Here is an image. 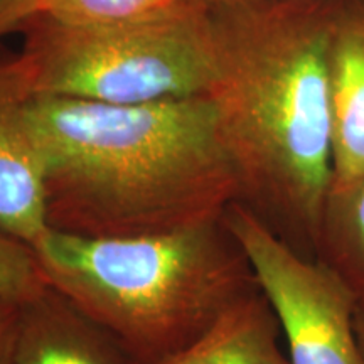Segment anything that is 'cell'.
Here are the masks:
<instances>
[{"label":"cell","instance_id":"cell-1","mask_svg":"<svg viewBox=\"0 0 364 364\" xmlns=\"http://www.w3.org/2000/svg\"><path fill=\"white\" fill-rule=\"evenodd\" d=\"M338 0L206 2L208 97L240 179V201L316 258L332 182L329 38Z\"/></svg>","mask_w":364,"mask_h":364},{"label":"cell","instance_id":"cell-2","mask_svg":"<svg viewBox=\"0 0 364 364\" xmlns=\"http://www.w3.org/2000/svg\"><path fill=\"white\" fill-rule=\"evenodd\" d=\"M46 221L63 233L117 238L216 220L240 179L208 95L149 103L33 97Z\"/></svg>","mask_w":364,"mask_h":364},{"label":"cell","instance_id":"cell-3","mask_svg":"<svg viewBox=\"0 0 364 364\" xmlns=\"http://www.w3.org/2000/svg\"><path fill=\"white\" fill-rule=\"evenodd\" d=\"M46 282L139 364H157L260 292L225 215L166 233L49 230L31 247Z\"/></svg>","mask_w":364,"mask_h":364},{"label":"cell","instance_id":"cell-4","mask_svg":"<svg viewBox=\"0 0 364 364\" xmlns=\"http://www.w3.org/2000/svg\"><path fill=\"white\" fill-rule=\"evenodd\" d=\"M21 31L19 58L34 97L132 105L206 95L211 85L203 0L112 24H65L36 12Z\"/></svg>","mask_w":364,"mask_h":364},{"label":"cell","instance_id":"cell-5","mask_svg":"<svg viewBox=\"0 0 364 364\" xmlns=\"http://www.w3.org/2000/svg\"><path fill=\"white\" fill-rule=\"evenodd\" d=\"M225 221L279 317L290 364H364L354 329L358 297L334 270L287 245L241 203Z\"/></svg>","mask_w":364,"mask_h":364},{"label":"cell","instance_id":"cell-6","mask_svg":"<svg viewBox=\"0 0 364 364\" xmlns=\"http://www.w3.org/2000/svg\"><path fill=\"white\" fill-rule=\"evenodd\" d=\"M29 80L17 56H0V228L33 245L48 231L44 171L27 105Z\"/></svg>","mask_w":364,"mask_h":364},{"label":"cell","instance_id":"cell-7","mask_svg":"<svg viewBox=\"0 0 364 364\" xmlns=\"http://www.w3.org/2000/svg\"><path fill=\"white\" fill-rule=\"evenodd\" d=\"M332 184L364 174V0H338L329 38Z\"/></svg>","mask_w":364,"mask_h":364},{"label":"cell","instance_id":"cell-8","mask_svg":"<svg viewBox=\"0 0 364 364\" xmlns=\"http://www.w3.org/2000/svg\"><path fill=\"white\" fill-rule=\"evenodd\" d=\"M12 364H139L51 287L21 307Z\"/></svg>","mask_w":364,"mask_h":364},{"label":"cell","instance_id":"cell-9","mask_svg":"<svg viewBox=\"0 0 364 364\" xmlns=\"http://www.w3.org/2000/svg\"><path fill=\"white\" fill-rule=\"evenodd\" d=\"M280 336L279 317L260 290L157 364H290L279 346Z\"/></svg>","mask_w":364,"mask_h":364},{"label":"cell","instance_id":"cell-10","mask_svg":"<svg viewBox=\"0 0 364 364\" xmlns=\"http://www.w3.org/2000/svg\"><path fill=\"white\" fill-rule=\"evenodd\" d=\"M317 260L364 299V174L332 184L327 191L318 225Z\"/></svg>","mask_w":364,"mask_h":364},{"label":"cell","instance_id":"cell-11","mask_svg":"<svg viewBox=\"0 0 364 364\" xmlns=\"http://www.w3.org/2000/svg\"><path fill=\"white\" fill-rule=\"evenodd\" d=\"M189 0H38V12L65 24L91 26L135 21Z\"/></svg>","mask_w":364,"mask_h":364},{"label":"cell","instance_id":"cell-12","mask_svg":"<svg viewBox=\"0 0 364 364\" xmlns=\"http://www.w3.org/2000/svg\"><path fill=\"white\" fill-rule=\"evenodd\" d=\"M48 289L31 245L0 228V297L26 306Z\"/></svg>","mask_w":364,"mask_h":364},{"label":"cell","instance_id":"cell-13","mask_svg":"<svg viewBox=\"0 0 364 364\" xmlns=\"http://www.w3.org/2000/svg\"><path fill=\"white\" fill-rule=\"evenodd\" d=\"M21 307L0 297V364H12L14 346L19 329Z\"/></svg>","mask_w":364,"mask_h":364},{"label":"cell","instance_id":"cell-14","mask_svg":"<svg viewBox=\"0 0 364 364\" xmlns=\"http://www.w3.org/2000/svg\"><path fill=\"white\" fill-rule=\"evenodd\" d=\"M38 12V0H0V38L21 31Z\"/></svg>","mask_w":364,"mask_h":364},{"label":"cell","instance_id":"cell-15","mask_svg":"<svg viewBox=\"0 0 364 364\" xmlns=\"http://www.w3.org/2000/svg\"><path fill=\"white\" fill-rule=\"evenodd\" d=\"M354 329H356L359 344H361L364 353V299L356 300V307H354Z\"/></svg>","mask_w":364,"mask_h":364},{"label":"cell","instance_id":"cell-16","mask_svg":"<svg viewBox=\"0 0 364 364\" xmlns=\"http://www.w3.org/2000/svg\"><path fill=\"white\" fill-rule=\"evenodd\" d=\"M203 2H221V0H203Z\"/></svg>","mask_w":364,"mask_h":364}]
</instances>
